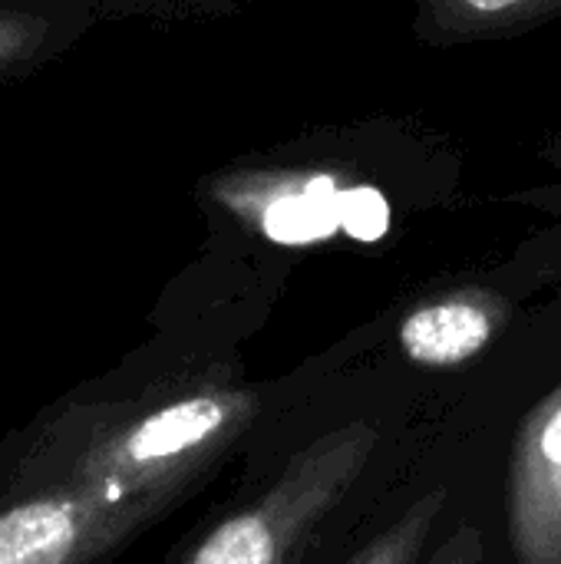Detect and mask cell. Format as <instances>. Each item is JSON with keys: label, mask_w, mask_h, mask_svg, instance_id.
<instances>
[{"label": "cell", "mask_w": 561, "mask_h": 564, "mask_svg": "<svg viewBox=\"0 0 561 564\" xmlns=\"http://www.w3.org/2000/svg\"><path fill=\"white\" fill-rule=\"evenodd\" d=\"M258 410V397L228 380L175 393L106 430L83 459V486L162 509L248 433Z\"/></svg>", "instance_id": "obj_1"}, {"label": "cell", "mask_w": 561, "mask_h": 564, "mask_svg": "<svg viewBox=\"0 0 561 564\" xmlns=\"http://www.w3.org/2000/svg\"><path fill=\"white\" fill-rule=\"evenodd\" d=\"M377 440V426L364 420L311 440L255 502L218 522L185 564H298L364 476Z\"/></svg>", "instance_id": "obj_2"}, {"label": "cell", "mask_w": 561, "mask_h": 564, "mask_svg": "<svg viewBox=\"0 0 561 564\" xmlns=\"http://www.w3.org/2000/svg\"><path fill=\"white\" fill-rule=\"evenodd\" d=\"M152 512L93 486L30 496L0 512V564H89Z\"/></svg>", "instance_id": "obj_3"}, {"label": "cell", "mask_w": 561, "mask_h": 564, "mask_svg": "<svg viewBox=\"0 0 561 564\" xmlns=\"http://www.w3.org/2000/svg\"><path fill=\"white\" fill-rule=\"evenodd\" d=\"M506 525L516 562L561 564V383L519 426Z\"/></svg>", "instance_id": "obj_4"}, {"label": "cell", "mask_w": 561, "mask_h": 564, "mask_svg": "<svg viewBox=\"0 0 561 564\" xmlns=\"http://www.w3.org/2000/svg\"><path fill=\"white\" fill-rule=\"evenodd\" d=\"M509 324V301L489 288H456L413 307L400 327L397 344L417 367L450 370L476 360Z\"/></svg>", "instance_id": "obj_5"}, {"label": "cell", "mask_w": 561, "mask_h": 564, "mask_svg": "<svg viewBox=\"0 0 561 564\" xmlns=\"http://www.w3.org/2000/svg\"><path fill=\"white\" fill-rule=\"evenodd\" d=\"M99 20L76 0H0V86L66 56Z\"/></svg>", "instance_id": "obj_6"}, {"label": "cell", "mask_w": 561, "mask_h": 564, "mask_svg": "<svg viewBox=\"0 0 561 564\" xmlns=\"http://www.w3.org/2000/svg\"><path fill=\"white\" fill-rule=\"evenodd\" d=\"M561 20V0H413V36L430 50L496 43Z\"/></svg>", "instance_id": "obj_7"}, {"label": "cell", "mask_w": 561, "mask_h": 564, "mask_svg": "<svg viewBox=\"0 0 561 564\" xmlns=\"http://www.w3.org/2000/svg\"><path fill=\"white\" fill-rule=\"evenodd\" d=\"M446 492H427L420 496L397 522H390L380 535H374L350 562L344 564H420L427 542L443 516Z\"/></svg>", "instance_id": "obj_8"}, {"label": "cell", "mask_w": 561, "mask_h": 564, "mask_svg": "<svg viewBox=\"0 0 561 564\" xmlns=\"http://www.w3.org/2000/svg\"><path fill=\"white\" fill-rule=\"evenodd\" d=\"M99 17H136L152 23H205L241 10L245 0H76Z\"/></svg>", "instance_id": "obj_9"}, {"label": "cell", "mask_w": 561, "mask_h": 564, "mask_svg": "<svg viewBox=\"0 0 561 564\" xmlns=\"http://www.w3.org/2000/svg\"><path fill=\"white\" fill-rule=\"evenodd\" d=\"M483 552H486V542H483V532L470 522H463L430 558L427 564H479L483 562Z\"/></svg>", "instance_id": "obj_10"}]
</instances>
